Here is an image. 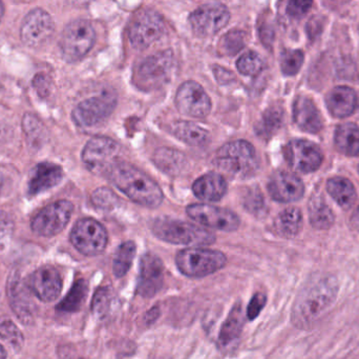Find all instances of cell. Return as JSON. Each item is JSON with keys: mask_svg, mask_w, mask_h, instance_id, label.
Wrapping results in <instances>:
<instances>
[{"mask_svg": "<svg viewBox=\"0 0 359 359\" xmlns=\"http://www.w3.org/2000/svg\"><path fill=\"white\" fill-rule=\"evenodd\" d=\"M339 280L334 275H322L306 285L292 308L293 325L309 330L330 312L339 295Z\"/></svg>", "mask_w": 359, "mask_h": 359, "instance_id": "cell-1", "label": "cell"}, {"mask_svg": "<svg viewBox=\"0 0 359 359\" xmlns=\"http://www.w3.org/2000/svg\"><path fill=\"white\" fill-rule=\"evenodd\" d=\"M107 177L120 191L141 206L157 208L163 202V192L157 183L128 162H117Z\"/></svg>", "mask_w": 359, "mask_h": 359, "instance_id": "cell-2", "label": "cell"}, {"mask_svg": "<svg viewBox=\"0 0 359 359\" xmlns=\"http://www.w3.org/2000/svg\"><path fill=\"white\" fill-rule=\"evenodd\" d=\"M213 164L230 176L246 178L257 172L259 158L250 143L236 141L219 149L213 158Z\"/></svg>", "mask_w": 359, "mask_h": 359, "instance_id": "cell-3", "label": "cell"}, {"mask_svg": "<svg viewBox=\"0 0 359 359\" xmlns=\"http://www.w3.org/2000/svg\"><path fill=\"white\" fill-rule=\"evenodd\" d=\"M151 231L159 240L174 244L209 246L215 242V234L208 230L176 219H156Z\"/></svg>", "mask_w": 359, "mask_h": 359, "instance_id": "cell-4", "label": "cell"}, {"mask_svg": "<svg viewBox=\"0 0 359 359\" xmlns=\"http://www.w3.org/2000/svg\"><path fill=\"white\" fill-rule=\"evenodd\" d=\"M174 67L172 50L156 53L139 63L135 71V84L143 91L157 90L170 81Z\"/></svg>", "mask_w": 359, "mask_h": 359, "instance_id": "cell-5", "label": "cell"}, {"mask_svg": "<svg viewBox=\"0 0 359 359\" xmlns=\"http://www.w3.org/2000/svg\"><path fill=\"white\" fill-rule=\"evenodd\" d=\"M227 263L224 253L203 248L180 251L176 263L182 273L188 278H204L223 269Z\"/></svg>", "mask_w": 359, "mask_h": 359, "instance_id": "cell-6", "label": "cell"}, {"mask_svg": "<svg viewBox=\"0 0 359 359\" xmlns=\"http://www.w3.org/2000/svg\"><path fill=\"white\" fill-rule=\"evenodd\" d=\"M96 32L90 21L77 19L72 21L63 30L60 48L67 61H77L83 58L94 46Z\"/></svg>", "mask_w": 359, "mask_h": 359, "instance_id": "cell-7", "label": "cell"}, {"mask_svg": "<svg viewBox=\"0 0 359 359\" xmlns=\"http://www.w3.org/2000/svg\"><path fill=\"white\" fill-rule=\"evenodd\" d=\"M120 145L109 137L97 136L90 139L83 151L82 160L88 171L96 175L107 176L117 162Z\"/></svg>", "mask_w": 359, "mask_h": 359, "instance_id": "cell-8", "label": "cell"}, {"mask_svg": "<svg viewBox=\"0 0 359 359\" xmlns=\"http://www.w3.org/2000/svg\"><path fill=\"white\" fill-rule=\"evenodd\" d=\"M72 244L86 256L101 254L107 246V230L98 221L92 218L80 219L71 232Z\"/></svg>", "mask_w": 359, "mask_h": 359, "instance_id": "cell-9", "label": "cell"}, {"mask_svg": "<svg viewBox=\"0 0 359 359\" xmlns=\"http://www.w3.org/2000/svg\"><path fill=\"white\" fill-rule=\"evenodd\" d=\"M165 31L163 18L153 10L140 11L130 25L128 38L137 50H145L163 36Z\"/></svg>", "mask_w": 359, "mask_h": 359, "instance_id": "cell-10", "label": "cell"}, {"mask_svg": "<svg viewBox=\"0 0 359 359\" xmlns=\"http://www.w3.org/2000/svg\"><path fill=\"white\" fill-rule=\"evenodd\" d=\"M74 206L69 200H58L42 209L32 221V231L41 237H53L67 227Z\"/></svg>", "mask_w": 359, "mask_h": 359, "instance_id": "cell-11", "label": "cell"}, {"mask_svg": "<svg viewBox=\"0 0 359 359\" xmlns=\"http://www.w3.org/2000/svg\"><path fill=\"white\" fill-rule=\"evenodd\" d=\"M117 105L115 93L103 92L81 101L73 111L74 122L81 128H94L113 113Z\"/></svg>", "mask_w": 359, "mask_h": 359, "instance_id": "cell-12", "label": "cell"}, {"mask_svg": "<svg viewBox=\"0 0 359 359\" xmlns=\"http://www.w3.org/2000/svg\"><path fill=\"white\" fill-rule=\"evenodd\" d=\"M230 19V12L224 4H204L190 14L192 31L200 37H209L219 33Z\"/></svg>", "mask_w": 359, "mask_h": 359, "instance_id": "cell-13", "label": "cell"}, {"mask_svg": "<svg viewBox=\"0 0 359 359\" xmlns=\"http://www.w3.org/2000/svg\"><path fill=\"white\" fill-rule=\"evenodd\" d=\"M52 16L43 8H34L27 13L20 27V38L29 48H39L46 44L54 33Z\"/></svg>", "mask_w": 359, "mask_h": 359, "instance_id": "cell-14", "label": "cell"}, {"mask_svg": "<svg viewBox=\"0 0 359 359\" xmlns=\"http://www.w3.org/2000/svg\"><path fill=\"white\" fill-rule=\"evenodd\" d=\"M186 212L190 218L200 225L219 231L233 232L240 226V218L236 213L210 204H190L186 209Z\"/></svg>", "mask_w": 359, "mask_h": 359, "instance_id": "cell-15", "label": "cell"}, {"mask_svg": "<svg viewBox=\"0 0 359 359\" xmlns=\"http://www.w3.org/2000/svg\"><path fill=\"white\" fill-rule=\"evenodd\" d=\"M284 155L289 166L301 173L314 172L324 159L320 147L305 139H294L288 143L285 147Z\"/></svg>", "mask_w": 359, "mask_h": 359, "instance_id": "cell-16", "label": "cell"}, {"mask_svg": "<svg viewBox=\"0 0 359 359\" xmlns=\"http://www.w3.org/2000/svg\"><path fill=\"white\" fill-rule=\"evenodd\" d=\"M176 105L184 115L204 118L210 113V98L203 86L196 81H186L180 86L176 95Z\"/></svg>", "mask_w": 359, "mask_h": 359, "instance_id": "cell-17", "label": "cell"}, {"mask_svg": "<svg viewBox=\"0 0 359 359\" xmlns=\"http://www.w3.org/2000/svg\"><path fill=\"white\" fill-rule=\"evenodd\" d=\"M29 290L43 303L56 301L62 290V278L60 273L52 266L38 268L29 282Z\"/></svg>", "mask_w": 359, "mask_h": 359, "instance_id": "cell-18", "label": "cell"}, {"mask_svg": "<svg viewBox=\"0 0 359 359\" xmlns=\"http://www.w3.org/2000/svg\"><path fill=\"white\" fill-rule=\"evenodd\" d=\"M163 282L164 267L161 259L149 253L143 255L140 261V276L137 292L142 297L151 299L161 290Z\"/></svg>", "mask_w": 359, "mask_h": 359, "instance_id": "cell-19", "label": "cell"}, {"mask_svg": "<svg viewBox=\"0 0 359 359\" xmlns=\"http://www.w3.org/2000/svg\"><path fill=\"white\" fill-rule=\"evenodd\" d=\"M268 191L276 202H293L301 200L305 193L303 181L292 173L276 172L268 183Z\"/></svg>", "mask_w": 359, "mask_h": 359, "instance_id": "cell-20", "label": "cell"}, {"mask_svg": "<svg viewBox=\"0 0 359 359\" xmlns=\"http://www.w3.org/2000/svg\"><path fill=\"white\" fill-rule=\"evenodd\" d=\"M293 119L299 129L312 134H318L324 128L322 114L316 103L304 95L297 97L293 103Z\"/></svg>", "mask_w": 359, "mask_h": 359, "instance_id": "cell-21", "label": "cell"}, {"mask_svg": "<svg viewBox=\"0 0 359 359\" xmlns=\"http://www.w3.org/2000/svg\"><path fill=\"white\" fill-rule=\"evenodd\" d=\"M62 178L63 170L61 167L52 162H41L34 167L29 174L27 192L32 196L43 193L58 185Z\"/></svg>", "mask_w": 359, "mask_h": 359, "instance_id": "cell-22", "label": "cell"}, {"mask_svg": "<svg viewBox=\"0 0 359 359\" xmlns=\"http://www.w3.org/2000/svg\"><path fill=\"white\" fill-rule=\"evenodd\" d=\"M29 285L25 284L19 278L18 274H13L8 280V299L13 311L22 322H29L33 318L34 307L29 299Z\"/></svg>", "mask_w": 359, "mask_h": 359, "instance_id": "cell-23", "label": "cell"}, {"mask_svg": "<svg viewBox=\"0 0 359 359\" xmlns=\"http://www.w3.org/2000/svg\"><path fill=\"white\" fill-rule=\"evenodd\" d=\"M329 112L337 118H345L351 115L358 105L355 91L349 86H337L326 97Z\"/></svg>", "mask_w": 359, "mask_h": 359, "instance_id": "cell-24", "label": "cell"}, {"mask_svg": "<svg viewBox=\"0 0 359 359\" xmlns=\"http://www.w3.org/2000/svg\"><path fill=\"white\" fill-rule=\"evenodd\" d=\"M192 191L198 200L204 202H219L227 192V183L222 175L208 173L194 181Z\"/></svg>", "mask_w": 359, "mask_h": 359, "instance_id": "cell-25", "label": "cell"}, {"mask_svg": "<svg viewBox=\"0 0 359 359\" xmlns=\"http://www.w3.org/2000/svg\"><path fill=\"white\" fill-rule=\"evenodd\" d=\"M172 132L177 138L192 147H203L210 141V133L206 129L191 122H176Z\"/></svg>", "mask_w": 359, "mask_h": 359, "instance_id": "cell-26", "label": "cell"}, {"mask_svg": "<svg viewBox=\"0 0 359 359\" xmlns=\"http://www.w3.org/2000/svg\"><path fill=\"white\" fill-rule=\"evenodd\" d=\"M244 322L242 305L240 303H236L222 326L219 335V344L222 347H228L240 337Z\"/></svg>", "mask_w": 359, "mask_h": 359, "instance_id": "cell-27", "label": "cell"}, {"mask_svg": "<svg viewBox=\"0 0 359 359\" xmlns=\"http://www.w3.org/2000/svg\"><path fill=\"white\" fill-rule=\"evenodd\" d=\"M327 191L343 209L351 208L358 197L353 183L344 177L329 179L327 181Z\"/></svg>", "mask_w": 359, "mask_h": 359, "instance_id": "cell-28", "label": "cell"}, {"mask_svg": "<svg viewBox=\"0 0 359 359\" xmlns=\"http://www.w3.org/2000/svg\"><path fill=\"white\" fill-rule=\"evenodd\" d=\"M154 162L166 174L178 175L185 170L187 159L184 154L170 148H160L154 154Z\"/></svg>", "mask_w": 359, "mask_h": 359, "instance_id": "cell-29", "label": "cell"}, {"mask_svg": "<svg viewBox=\"0 0 359 359\" xmlns=\"http://www.w3.org/2000/svg\"><path fill=\"white\" fill-rule=\"evenodd\" d=\"M335 145L348 156H359V128L356 124H341L335 131Z\"/></svg>", "mask_w": 359, "mask_h": 359, "instance_id": "cell-30", "label": "cell"}, {"mask_svg": "<svg viewBox=\"0 0 359 359\" xmlns=\"http://www.w3.org/2000/svg\"><path fill=\"white\" fill-rule=\"evenodd\" d=\"M303 227V215L297 208L283 211L274 221V228L278 235L285 238L295 237Z\"/></svg>", "mask_w": 359, "mask_h": 359, "instance_id": "cell-31", "label": "cell"}, {"mask_svg": "<svg viewBox=\"0 0 359 359\" xmlns=\"http://www.w3.org/2000/svg\"><path fill=\"white\" fill-rule=\"evenodd\" d=\"M309 218L312 227L318 230L330 229L334 223V214L320 194H316L310 200Z\"/></svg>", "mask_w": 359, "mask_h": 359, "instance_id": "cell-32", "label": "cell"}, {"mask_svg": "<svg viewBox=\"0 0 359 359\" xmlns=\"http://www.w3.org/2000/svg\"><path fill=\"white\" fill-rule=\"evenodd\" d=\"M88 282L84 280H79L73 285L67 296L57 306V311L65 313H73L79 311L88 296Z\"/></svg>", "mask_w": 359, "mask_h": 359, "instance_id": "cell-33", "label": "cell"}, {"mask_svg": "<svg viewBox=\"0 0 359 359\" xmlns=\"http://www.w3.org/2000/svg\"><path fill=\"white\" fill-rule=\"evenodd\" d=\"M283 120H284V112L280 107L273 105V107L266 110L261 122L257 124L255 131L259 136L263 137V138H269V137L273 136L278 132V129L282 126Z\"/></svg>", "mask_w": 359, "mask_h": 359, "instance_id": "cell-34", "label": "cell"}, {"mask_svg": "<svg viewBox=\"0 0 359 359\" xmlns=\"http://www.w3.org/2000/svg\"><path fill=\"white\" fill-rule=\"evenodd\" d=\"M136 255V244L133 242H126L119 246L114 257L113 270L117 278H122L128 273L132 267L133 261Z\"/></svg>", "mask_w": 359, "mask_h": 359, "instance_id": "cell-35", "label": "cell"}, {"mask_svg": "<svg viewBox=\"0 0 359 359\" xmlns=\"http://www.w3.org/2000/svg\"><path fill=\"white\" fill-rule=\"evenodd\" d=\"M247 36L244 31L231 30L219 40V53L225 56H233L244 48Z\"/></svg>", "mask_w": 359, "mask_h": 359, "instance_id": "cell-36", "label": "cell"}, {"mask_svg": "<svg viewBox=\"0 0 359 359\" xmlns=\"http://www.w3.org/2000/svg\"><path fill=\"white\" fill-rule=\"evenodd\" d=\"M23 131L27 134L31 145L40 147L43 143L44 137H46V130H44L43 124L40 122L36 116L32 114H25L23 117Z\"/></svg>", "mask_w": 359, "mask_h": 359, "instance_id": "cell-37", "label": "cell"}, {"mask_svg": "<svg viewBox=\"0 0 359 359\" xmlns=\"http://www.w3.org/2000/svg\"><path fill=\"white\" fill-rule=\"evenodd\" d=\"M0 339L8 344L14 350H21L25 344V337L18 327L10 320H0Z\"/></svg>", "mask_w": 359, "mask_h": 359, "instance_id": "cell-38", "label": "cell"}, {"mask_svg": "<svg viewBox=\"0 0 359 359\" xmlns=\"http://www.w3.org/2000/svg\"><path fill=\"white\" fill-rule=\"evenodd\" d=\"M236 67L243 75L255 76L261 73L263 70V59L257 53L249 51L238 58L236 61Z\"/></svg>", "mask_w": 359, "mask_h": 359, "instance_id": "cell-39", "label": "cell"}, {"mask_svg": "<svg viewBox=\"0 0 359 359\" xmlns=\"http://www.w3.org/2000/svg\"><path fill=\"white\" fill-rule=\"evenodd\" d=\"M111 299H113V293H111V289L107 288V287L99 288L95 293L94 297H93V314L97 318L103 320L109 314V309H111Z\"/></svg>", "mask_w": 359, "mask_h": 359, "instance_id": "cell-40", "label": "cell"}, {"mask_svg": "<svg viewBox=\"0 0 359 359\" xmlns=\"http://www.w3.org/2000/svg\"><path fill=\"white\" fill-rule=\"evenodd\" d=\"M304 63V53L301 50H285L280 55V69L287 76L299 73Z\"/></svg>", "mask_w": 359, "mask_h": 359, "instance_id": "cell-41", "label": "cell"}, {"mask_svg": "<svg viewBox=\"0 0 359 359\" xmlns=\"http://www.w3.org/2000/svg\"><path fill=\"white\" fill-rule=\"evenodd\" d=\"M13 231H14V221L12 217L4 211H0V251L4 250L10 242Z\"/></svg>", "mask_w": 359, "mask_h": 359, "instance_id": "cell-42", "label": "cell"}, {"mask_svg": "<svg viewBox=\"0 0 359 359\" xmlns=\"http://www.w3.org/2000/svg\"><path fill=\"white\" fill-rule=\"evenodd\" d=\"M92 200L95 206L101 209H111L117 202V196L111 190L101 188L93 193Z\"/></svg>", "mask_w": 359, "mask_h": 359, "instance_id": "cell-43", "label": "cell"}, {"mask_svg": "<svg viewBox=\"0 0 359 359\" xmlns=\"http://www.w3.org/2000/svg\"><path fill=\"white\" fill-rule=\"evenodd\" d=\"M266 301H267V297L263 293H257L252 297L250 303H249L248 308H247V318L249 320H255L259 315L262 310L265 307Z\"/></svg>", "mask_w": 359, "mask_h": 359, "instance_id": "cell-44", "label": "cell"}, {"mask_svg": "<svg viewBox=\"0 0 359 359\" xmlns=\"http://www.w3.org/2000/svg\"><path fill=\"white\" fill-rule=\"evenodd\" d=\"M311 6L312 2L310 1H290L287 6V13L294 18H301L307 14Z\"/></svg>", "mask_w": 359, "mask_h": 359, "instance_id": "cell-45", "label": "cell"}, {"mask_svg": "<svg viewBox=\"0 0 359 359\" xmlns=\"http://www.w3.org/2000/svg\"><path fill=\"white\" fill-rule=\"evenodd\" d=\"M33 84L36 91L39 93L40 96L44 97L50 92V79L44 74L36 75V77L34 78Z\"/></svg>", "mask_w": 359, "mask_h": 359, "instance_id": "cell-46", "label": "cell"}, {"mask_svg": "<svg viewBox=\"0 0 359 359\" xmlns=\"http://www.w3.org/2000/svg\"><path fill=\"white\" fill-rule=\"evenodd\" d=\"M213 72H215V78H217L219 84H228L234 78V75L231 72L224 69L223 67H219V65H215Z\"/></svg>", "mask_w": 359, "mask_h": 359, "instance_id": "cell-47", "label": "cell"}, {"mask_svg": "<svg viewBox=\"0 0 359 359\" xmlns=\"http://www.w3.org/2000/svg\"><path fill=\"white\" fill-rule=\"evenodd\" d=\"M322 25L323 23L320 22L318 16H316L314 18H312L311 20L308 22L307 25V32L309 37L313 38L314 35H318V34L320 33V31H318V25H320V27H323Z\"/></svg>", "mask_w": 359, "mask_h": 359, "instance_id": "cell-48", "label": "cell"}, {"mask_svg": "<svg viewBox=\"0 0 359 359\" xmlns=\"http://www.w3.org/2000/svg\"><path fill=\"white\" fill-rule=\"evenodd\" d=\"M351 221L354 227L358 228L359 229V208L358 211H356L355 214L352 216Z\"/></svg>", "mask_w": 359, "mask_h": 359, "instance_id": "cell-49", "label": "cell"}, {"mask_svg": "<svg viewBox=\"0 0 359 359\" xmlns=\"http://www.w3.org/2000/svg\"><path fill=\"white\" fill-rule=\"evenodd\" d=\"M6 356H8V354H6V349H4V346L0 345V359H6Z\"/></svg>", "mask_w": 359, "mask_h": 359, "instance_id": "cell-50", "label": "cell"}, {"mask_svg": "<svg viewBox=\"0 0 359 359\" xmlns=\"http://www.w3.org/2000/svg\"><path fill=\"white\" fill-rule=\"evenodd\" d=\"M4 6L2 4V2H0V22H1L2 17H4Z\"/></svg>", "mask_w": 359, "mask_h": 359, "instance_id": "cell-51", "label": "cell"}, {"mask_svg": "<svg viewBox=\"0 0 359 359\" xmlns=\"http://www.w3.org/2000/svg\"><path fill=\"white\" fill-rule=\"evenodd\" d=\"M0 188H1V179H0Z\"/></svg>", "mask_w": 359, "mask_h": 359, "instance_id": "cell-52", "label": "cell"}, {"mask_svg": "<svg viewBox=\"0 0 359 359\" xmlns=\"http://www.w3.org/2000/svg\"><path fill=\"white\" fill-rule=\"evenodd\" d=\"M358 172H359V167H358Z\"/></svg>", "mask_w": 359, "mask_h": 359, "instance_id": "cell-53", "label": "cell"}]
</instances>
